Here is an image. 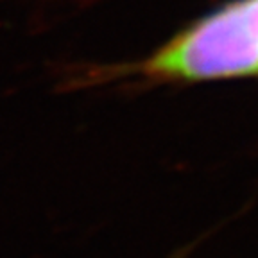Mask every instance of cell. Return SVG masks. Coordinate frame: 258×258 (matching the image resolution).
Returning <instances> with one entry per match:
<instances>
[{
  "label": "cell",
  "instance_id": "obj_1",
  "mask_svg": "<svg viewBox=\"0 0 258 258\" xmlns=\"http://www.w3.org/2000/svg\"><path fill=\"white\" fill-rule=\"evenodd\" d=\"M90 86H190L258 79V0H226L183 25L153 52L79 72Z\"/></svg>",
  "mask_w": 258,
  "mask_h": 258
}]
</instances>
